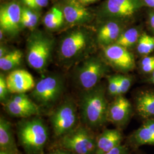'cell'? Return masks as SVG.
<instances>
[{"label":"cell","mask_w":154,"mask_h":154,"mask_svg":"<svg viewBox=\"0 0 154 154\" xmlns=\"http://www.w3.org/2000/svg\"><path fill=\"white\" fill-rule=\"evenodd\" d=\"M147 81L148 82L154 84V78L153 77H149V78L147 79Z\"/></svg>","instance_id":"obj_38"},{"label":"cell","mask_w":154,"mask_h":154,"mask_svg":"<svg viewBox=\"0 0 154 154\" xmlns=\"http://www.w3.org/2000/svg\"><path fill=\"white\" fill-rule=\"evenodd\" d=\"M103 49L106 60L116 70L127 72L134 69V57L129 50L116 44L110 45Z\"/></svg>","instance_id":"obj_10"},{"label":"cell","mask_w":154,"mask_h":154,"mask_svg":"<svg viewBox=\"0 0 154 154\" xmlns=\"http://www.w3.org/2000/svg\"><path fill=\"white\" fill-rule=\"evenodd\" d=\"M62 145L75 154H95L96 139L86 128L79 127L62 137Z\"/></svg>","instance_id":"obj_8"},{"label":"cell","mask_w":154,"mask_h":154,"mask_svg":"<svg viewBox=\"0 0 154 154\" xmlns=\"http://www.w3.org/2000/svg\"><path fill=\"white\" fill-rule=\"evenodd\" d=\"M18 138L23 149L28 154H41L47 143L49 132L46 125L39 118L20 122Z\"/></svg>","instance_id":"obj_2"},{"label":"cell","mask_w":154,"mask_h":154,"mask_svg":"<svg viewBox=\"0 0 154 154\" xmlns=\"http://www.w3.org/2000/svg\"><path fill=\"white\" fill-rule=\"evenodd\" d=\"M106 154H129V151L126 146L120 144Z\"/></svg>","instance_id":"obj_31"},{"label":"cell","mask_w":154,"mask_h":154,"mask_svg":"<svg viewBox=\"0 0 154 154\" xmlns=\"http://www.w3.org/2000/svg\"><path fill=\"white\" fill-rule=\"evenodd\" d=\"M23 54L19 50L9 51L0 58V69L3 71H9L19 66L22 62Z\"/></svg>","instance_id":"obj_23"},{"label":"cell","mask_w":154,"mask_h":154,"mask_svg":"<svg viewBox=\"0 0 154 154\" xmlns=\"http://www.w3.org/2000/svg\"><path fill=\"white\" fill-rule=\"evenodd\" d=\"M143 7V0H105L97 15L101 22L116 20L127 24L135 18Z\"/></svg>","instance_id":"obj_3"},{"label":"cell","mask_w":154,"mask_h":154,"mask_svg":"<svg viewBox=\"0 0 154 154\" xmlns=\"http://www.w3.org/2000/svg\"><path fill=\"white\" fill-rule=\"evenodd\" d=\"M22 8L16 1L2 4L0 8V26L5 33L16 34L21 27Z\"/></svg>","instance_id":"obj_11"},{"label":"cell","mask_w":154,"mask_h":154,"mask_svg":"<svg viewBox=\"0 0 154 154\" xmlns=\"http://www.w3.org/2000/svg\"><path fill=\"white\" fill-rule=\"evenodd\" d=\"M63 90V83L60 78L48 76L37 83L32 96L39 105L49 107L60 99Z\"/></svg>","instance_id":"obj_6"},{"label":"cell","mask_w":154,"mask_h":154,"mask_svg":"<svg viewBox=\"0 0 154 154\" xmlns=\"http://www.w3.org/2000/svg\"><path fill=\"white\" fill-rule=\"evenodd\" d=\"M61 10L65 20L71 25H82L90 22L93 15L79 0H65Z\"/></svg>","instance_id":"obj_13"},{"label":"cell","mask_w":154,"mask_h":154,"mask_svg":"<svg viewBox=\"0 0 154 154\" xmlns=\"http://www.w3.org/2000/svg\"><path fill=\"white\" fill-rule=\"evenodd\" d=\"M135 109L139 116L144 120L154 118V90L139 91L135 99Z\"/></svg>","instance_id":"obj_17"},{"label":"cell","mask_w":154,"mask_h":154,"mask_svg":"<svg viewBox=\"0 0 154 154\" xmlns=\"http://www.w3.org/2000/svg\"><path fill=\"white\" fill-rule=\"evenodd\" d=\"M108 92L110 95L116 97L119 95V81L118 75L108 77Z\"/></svg>","instance_id":"obj_29"},{"label":"cell","mask_w":154,"mask_h":154,"mask_svg":"<svg viewBox=\"0 0 154 154\" xmlns=\"http://www.w3.org/2000/svg\"><path fill=\"white\" fill-rule=\"evenodd\" d=\"M9 99H11L13 102L21 105L32 107H38L25 93L14 94V95H13Z\"/></svg>","instance_id":"obj_28"},{"label":"cell","mask_w":154,"mask_h":154,"mask_svg":"<svg viewBox=\"0 0 154 154\" xmlns=\"http://www.w3.org/2000/svg\"><path fill=\"white\" fill-rule=\"evenodd\" d=\"M147 23L150 30L154 34V9H151L148 12Z\"/></svg>","instance_id":"obj_32"},{"label":"cell","mask_w":154,"mask_h":154,"mask_svg":"<svg viewBox=\"0 0 154 154\" xmlns=\"http://www.w3.org/2000/svg\"><path fill=\"white\" fill-rule=\"evenodd\" d=\"M79 1L83 5H88V4L95 2L96 1H97L98 0H79Z\"/></svg>","instance_id":"obj_37"},{"label":"cell","mask_w":154,"mask_h":154,"mask_svg":"<svg viewBox=\"0 0 154 154\" xmlns=\"http://www.w3.org/2000/svg\"><path fill=\"white\" fill-rule=\"evenodd\" d=\"M119 81V95L126 93L132 85V77L123 75H117Z\"/></svg>","instance_id":"obj_27"},{"label":"cell","mask_w":154,"mask_h":154,"mask_svg":"<svg viewBox=\"0 0 154 154\" xmlns=\"http://www.w3.org/2000/svg\"><path fill=\"white\" fill-rule=\"evenodd\" d=\"M143 125L129 138L130 144L138 147L143 145H154V118L144 120Z\"/></svg>","instance_id":"obj_18"},{"label":"cell","mask_w":154,"mask_h":154,"mask_svg":"<svg viewBox=\"0 0 154 154\" xmlns=\"http://www.w3.org/2000/svg\"><path fill=\"white\" fill-rule=\"evenodd\" d=\"M90 34L84 29H77L69 33L63 39L60 46L62 58L71 60L77 57L88 47Z\"/></svg>","instance_id":"obj_9"},{"label":"cell","mask_w":154,"mask_h":154,"mask_svg":"<svg viewBox=\"0 0 154 154\" xmlns=\"http://www.w3.org/2000/svg\"><path fill=\"white\" fill-rule=\"evenodd\" d=\"M142 32L141 26L126 28L122 33L116 44L119 45L127 49L133 48L136 46Z\"/></svg>","instance_id":"obj_21"},{"label":"cell","mask_w":154,"mask_h":154,"mask_svg":"<svg viewBox=\"0 0 154 154\" xmlns=\"http://www.w3.org/2000/svg\"><path fill=\"white\" fill-rule=\"evenodd\" d=\"M10 93H25L34 88L35 84L31 74L22 70L17 69L11 72L6 78Z\"/></svg>","instance_id":"obj_15"},{"label":"cell","mask_w":154,"mask_h":154,"mask_svg":"<svg viewBox=\"0 0 154 154\" xmlns=\"http://www.w3.org/2000/svg\"><path fill=\"white\" fill-rule=\"evenodd\" d=\"M136 49L139 55L143 57L150 55L154 51V36L143 32L136 45Z\"/></svg>","instance_id":"obj_24"},{"label":"cell","mask_w":154,"mask_h":154,"mask_svg":"<svg viewBox=\"0 0 154 154\" xmlns=\"http://www.w3.org/2000/svg\"><path fill=\"white\" fill-rule=\"evenodd\" d=\"M4 33L5 32H4V30L1 29V30H0V38H1V40H2V38H3V37H4Z\"/></svg>","instance_id":"obj_39"},{"label":"cell","mask_w":154,"mask_h":154,"mask_svg":"<svg viewBox=\"0 0 154 154\" xmlns=\"http://www.w3.org/2000/svg\"><path fill=\"white\" fill-rule=\"evenodd\" d=\"M109 104L106 97V88L98 85L85 90L80 102L81 114L83 123L91 129H98L107 122Z\"/></svg>","instance_id":"obj_1"},{"label":"cell","mask_w":154,"mask_h":154,"mask_svg":"<svg viewBox=\"0 0 154 154\" xmlns=\"http://www.w3.org/2000/svg\"><path fill=\"white\" fill-rule=\"evenodd\" d=\"M22 1L27 7H29L32 9L37 10L39 9L35 3V0H22Z\"/></svg>","instance_id":"obj_33"},{"label":"cell","mask_w":154,"mask_h":154,"mask_svg":"<svg viewBox=\"0 0 154 154\" xmlns=\"http://www.w3.org/2000/svg\"><path fill=\"white\" fill-rule=\"evenodd\" d=\"M9 51L7 50L4 46H1L0 49V58L5 55Z\"/></svg>","instance_id":"obj_36"},{"label":"cell","mask_w":154,"mask_h":154,"mask_svg":"<svg viewBox=\"0 0 154 154\" xmlns=\"http://www.w3.org/2000/svg\"><path fill=\"white\" fill-rule=\"evenodd\" d=\"M67 154L66 152H60V151H57L55 152H54L53 154Z\"/></svg>","instance_id":"obj_40"},{"label":"cell","mask_w":154,"mask_h":154,"mask_svg":"<svg viewBox=\"0 0 154 154\" xmlns=\"http://www.w3.org/2000/svg\"><path fill=\"white\" fill-rule=\"evenodd\" d=\"M6 112L11 116L18 118H29L38 115L39 113L38 107H32L16 103L11 99H8L2 103Z\"/></svg>","instance_id":"obj_20"},{"label":"cell","mask_w":154,"mask_h":154,"mask_svg":"<svg viewBox=\"0 0 154 154\" xmlns=\"http://www.w3.org/2000/svg\"><path fill=\"white\" fill-rule=\"evenodd\" d=\"M0 154H10V153H9V152H5V151H1V152H0Z\"/></svg>","instance_id":"obj_41"},{"label":"cell","mask_w":154,"mask_h":154,"mask_svg":"<svg viewBox=\"0 0 154 154\" xmlns=\"http://www.w3.org/2000/svg\"><path fill=\"white\" fill-rule=\"evenodd\" d=\"M139 67L143 73L150 75L154 72V55L144 56L140 61Z\"/></svg>","instance_id":"obj_26"},{"label":"cell","mask_w":154,"mask_h":154,"mask_svg":"<svg viewBox=\"0 0 154 154\" xmlns=\"http://www.w3.org/2000/svg\"><path fill=\"white\" fill-rule=\"evenodd\" d=\"M35 1L39 9L47 6L49 4V0H35Z\"/></svg>","instance_id":"obj_34"},{"label":"cell","mask_w":154,"mask_h":154,"mask_svg":"<svg viewBox=\"0 0 154 154\" xmlns=\"http://www.w3.org/2000/svg\"><path fill=\"white\" fill-rule=\"evenodd\" d=\"M65 17L61 8L53 7L44 17V22L46 28L51 30L58 29L63 25Z\"/></svg>","instance_id":"obj_22"},{"label":"cell","mask_w":154,"mask_h":154,"mask_svg":"<svg viewBox=\"0 0 154 154\" xmlns=\"http://www.w3.org/2000/svg\"><path fill=\"white\" fill-rule=\"evenodd\" d=\"M109 71L107 63L98 57H92L85 61L77 72V82L85 90L97 86Z\"/></svg>","instance_id":"obj_5"},{"label":"cell","mask_w":154,"mask_h":154,"mask_svg":"<svg viewBox=\"0 0 154 154\" xmlns=\"http://www.w3.org/2000/svg\"><path fill=\"white\" fill-rule=\"evenodd\" d=\"M132 113V105L130 101L123 95H118L109 105L107 122L116 126H124L129 121Z\"/></svg>","instance_id":"obj_12"},{"label":"cell","mask_w":154,"mask_h":154,"mask_svg":"<svg viewBox=\"0 0 154 154\" xmlns=\"http://www.w3.org/2000/svg\"><path fill=\"white\" fill-rule=\"evenodd\" d=\"M0 149L10 154H18L11 124L2 116L0 118Z\"/></svg>","instance_id":"obj_19"},{"label":"cell","mask_w":154,"mask_h":154,"mask_svg":"<svg viewBox=\"0 0 154 154\" xmlns=\"http://www.w3.org/2000/svg\"><path fill=\"white\" fill-rule=\"evenodd\" d=\"M143 2L144 7L154 9V0H143Z\"/></svg>","instance_id":"obj_35"},{"label":"cell","mask_w":154,"mask_h":154,"mask_svg":"<svg viewBox=\"0 0 154 154\" xmlns=\"http://www.w3.org/2000/svg\"><path fill=\"white\" fill-rule=\"evenodd\" d=\"M122 135L117 129H106L96 139L95 154H106L121 144Z\"/></svg>","instance_id":"obj_16"},{"label":"cell","mask_w":154,"mask_h":154,"mask_svg":"<svg viewBox=\"0 0 154 154\" xmlns=\"http://www.w3.org/2000/svg\"><path fill=\"white\" fill-rule=\"evenodd\" d=\"M78 121L77 108L72 101H66L60 105L50 117L55 135L63 137L75 128Z\"/></svg>","instance_id":"obj_7"},{"label":"cell","mask_w":154,"mask_h":154,"mask_svg":"<svg viewBox=\"0 0 154 154\" xmlns=\"http://www.w3.org/2000/svg\"><path fill=\"white\" fill-rule=\"evenodd\" d=\"M53 44V39L44 33H32L27 42L29 65L38 72H43L49 62Z\"/></svg>","instance_id":"obj_4"},{"label":"cell","mask_w":154,"mask_h":154,"mask_svg":"<svg viewBox=\"0 0 154 154\" xmlns=\"http://www.w3.org/2000/svg\"><path fill=\"white\" fill-rule=\"evenodd\" d=\"M127 23L116 20H107L101 22L97 34L98 44L105 48L116 44L123 32L126 29Z\"/></svg>","instance_id":"obj_14"},{"label":"cell","mask_w":154,"mask_h":154,"mask_svg":"<svg viewBox=\"0 0 154 154\" xmlns=\"http://www.w3.org/2000/svg\"><path fill=\"white\" fill-rule=\"evenodd\" d=\"M29 7L22 8L21 26L23 28L33 29L37 26L39 16L35 11Z\"/></svg>","instance_id":"obj_25"},{"label":"cell","mask_w":154,"mask_h":154,"mask_svg":"<svg viewBox=\"0 0 154 154\" xmlns=\"http://www.w3.org/2000/svg\"><path fill=\"white\" fill-rule=\"evenodd\" d=\"M9 93H10L8 88L6 78L1 74L0 75V100L2 103L5 102L7 100V97Z\"/></svg>","instance_id":"obj_30"}]
</instances>
